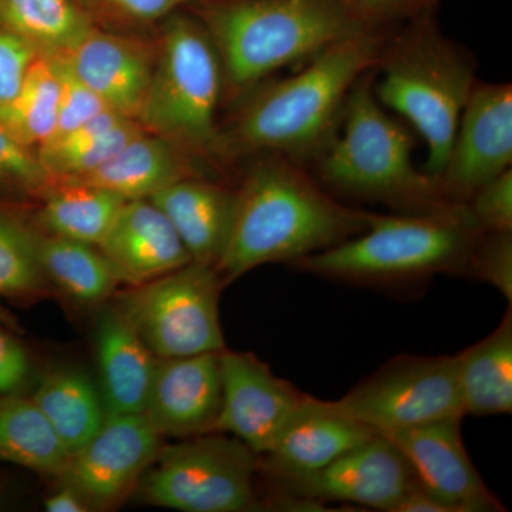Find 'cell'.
<instances>
[{"mask_svg":"<svg viewBox=\"0 0 512 512\" xmlns=\"http://www.w3.org/2000/svg\"><path fill=\"white\" fill-rule=\"evenodd\" d=\"M394 28L335 43L302 63L298 72L269 77L228 107L218 137L222 173L265 153L311 168L335 137L350 90L376 69Z\"/></svg>","mask_w":512,"mask_h":512,"instance_id":"obj_1","label":"cell"},{"mask_svg":"<svg viewBox=\"0 0 512 512\" xmlns=\"http://www.w3.org/2000/svg\"><path fill=\"white\" fill-rule=\"evenodd\" d=\"M227 248L215 268L225 285L265 264H288L362 234L376 212L336 200L311 168L281 156L241 161Z\"/></svg>","mask_w":512,"mask_h":512,"instance_id":"obj_2","label":"cell"},{"mask_svg":"<svg viewBox=\"0 0 512 512\" xmlns=\"http://www.w3.org/2000/svg\"><path fill=\"white\" fill-rule=\"evenodd\" d=\"M187 9L220 56L224 109L284 67L350 37L400 25L350 0H204Z\"/></svg>","mask_w":512,"mask_h":512,"instance_id":"obj_3","label":"cell"},{"mask_svg":"<svg viewBox=\"0 0 512 512\" xmlns=\"http://www.w3.org/2000/svg\"><path fill=\"white\" fill-rule=\"evenodd\" d=\"M476 72L473 53L444 35L437 10L400 23L384 40L376 66L377 100L423 138V171L434 180L446 164Z\"/></svg>","mask_w":512,"mask_h":512,"instance_id":"obj_4","label":"cell"},{"mask_svg":"<svg viewBox=\"0 0 512 512\" xmlns=\"http://www.w3.org/2000/svg\"><path fill=\"white\" fill-rule=\"evenodd\" d=\"M376 69L350 90L338 131L311 171L332 194L375 202L393 214L451 207L439 185L413 163L414 137L375 94Z\"/></svg>","mask_w":512,"mask_h":512,"instance_id":"obj_5","label":"cell"},{"mask_svg":"<svg viewBox=\"0 0 512 512\" xmlns=\"http://www.w3.org/2000/svg\"><path fill=\"white\" fill-rule=\"evenodd\" d=\"M481 228L467 205L427 214H376L362 234L291 266L345 284L397 288L466 275Z\"/></svg>","mask_w":512,"mask_h":512,"instance_id":"obj_6","label":"cell"},{"mask_svg":"<svg viewBox=\"0 0 512 512\" xmlns=\"http://www.w3.org/2000/svg\"><path fill=\"white\" fill-rule=\"evenodd\" d=\"M157 60L137 123L222 173L218 163L224 73L214 42L188 10L156 28Z\"/></svg>","mask_w":512,"mask_h":512,"instance_id":"obj_7","label":"cell"},{"mask_svg":"<svg viewBox=\"0 0 512 512\" xmlns=\"http://www.w3.org/2000/svg\"><path fill=\"white\" fill-rule=\"evenodd\" d=\"M258 473V454L241 440L214 431L161 446L137 490L148 504L170 510L258 511Z\"/></svg>","mask_w":512,"mask_h":512,"instance_id":"obj_8","label":"cell"},{"mask_svg":"<svg viewBox=\"0 0 512 512\" xmlns=\"http://www.w3.org/2000/svg\"><path fill=\"white\" fill-rule=\"evenodd\" d=\"M215 266L191 261L153 281L116 293V308L157 359L227 349L220 318L222 288Z\"/></svg>","mask_w":512,"mask_h":512,"instance_id":"obj_9","label":"cell"},{"mask_svg":"<svg viewBox=\"0 0 512 512\" xmlns=\"http://www.w3.org/2000/svg\"><path fill=\"white\" fill-rule=\"evenodd\" d=\"M333 403L377 434L466 417L456 356L394 357Z\"/></svg>","mask_w":512,"mask_h":512,"instance_id":"obj_10","label":"cell"},{"mask_svg":"<svg viewBox=\"0 0 512 512\" xmlns=\"http://www.w3.org/2000/svg\"><path fill=\"white\" fill-rule=\"evenodd\" d=\"M512 165V86L478 82L468 97L437 185L450 204L467 205Z\"/></svg>","mask_w":512,"mask_h":512,"instance_id":"obj_11","label":"cell"},{"mask_svg":"<svg viewBox=\"0 0 512 512\" xmlns=\"http://www.w3.org/2000/svg\"><path fill=\"white\" fill-rule=\"evenodd\" d=\"M161 436L143 414H107L100 430L72 454L60 480L90 511L119 507L156 460Z\"/></svg>","mask_w":512,"mask_h":512,"instance_id":"obj_12","label":"cell"},{"mask_svg":"<svg viewBox=\"0 0 512 512\" xmlns=\"http://www.w3.org/2000/svg\"><path fill=\"white\" fill-rule=\"evenodd\" d=\"M269 481L274 491L316 503L338 501L384 512H394L417 485L406 458L380 434L318 471Z\"/></svg>","mask_w":512,"mask_h":512,"instance_id":"obj_13","label":"cell"},{"mask_svg":"<svg viewBox=\"0 0 512 512\" xmlns=\"http://www.w3.org/2000/svg\"><path fill=\"white\" fill-rule=\"evenodd\" d=\"M220 367L221 412L215 431L241 440L262 456L274 446L306 394L252 353L222 350Z\"/></svg>","mask_w":512,"mask_h":512,"instance_id":"obj_14","label":"cell"},{"mask_svg":"<svg viewBox=\"0 0 512 512\" xmlns=\"http://www.w3.org/2000/svg\"><path fill=\"white\" fill-rule=\"evenodd\" d=\"M461 421L463 417H451L380 436L406 458L417 484L451 511H505L468 456Z\"/></svg>","mask_w":512,"mask_h":512,"instance_id":"obj_15","label":"cell"},{"mask_svg":"<svg viewBox=\"0 0 512 512\" xmlns=\"http://www.w3.org/2000/svg\"><path fill=\"white\" fill-rule=\"evenodd\" d=\"M157 50L156 30L127 33L94 28L70 55L62 57L111 111L137 121L153 79Z\"/></svg>","mask_w":512,"mask_h":512,"instance_id":"obj_16","label":"cell"},{"mask_svg":"<svg viewBox=\"0 0 512 512\" xmlns=\"http://www.w3.org/2000/svg\"><path fill=\"white\" fill-rule=\"evenodd\" d=\"M220 353L158 359L143 416L161 437L214 433L222 399Z\"/></svg>","mask_w":512,"mask_h":512,"instance_id":"obj_17","label":"cell"},{"mask_svg":"<svg viewBox=\"0 0 512 512\" xmlns=\"http://www.w3.org/2000/svg\"><path fill=\"white\" fill-rule=\"evenodd\" d=\"M376 436L335 403L306 394L274 446L259 456V473L269 480L305 476Z\"/></svg>","mask_w":512,"mask_h":512,"instance_id":"obj_18","label":"cell"},{"mask_svg":"<svg viewBox=\"0 0 512 512\" xmlns=\"http://www.w3.org/2000/svg\"><path fill=\"white\" fill-rule=\"evenodd\" d=\"M97 248L128 286L146 284L192 261L173 224L150 198L124 202Z\"/></svg>","mask_w":512,"mask_h":512,"instance_id":"obj_19","label":"cell"},{"mask_svg":"<svg viewBox=\"0 0 512 512\" xmlns=\"http://www.w3.org/2000/svg\"><path fill=\"white\" fill-rule=\"evenodd\" d=\"M170 220L192 261L217 266L235 214V187L214 177H190L150 198Z\"/></svg>","mask_w":512,"mask_h":512,"instance_id":"obj_20","label":"cell"},{"mask_svg":"<svg viewBox=\"0 0 512 512\" xmlns=\"http://www.w3.org/2000/svg\"><path fill=\"white\" fill-rule=\"evenodd\" d=\"M211 173L207 164L177 144L143 131L97 170L69 180L96 185L130 201L151 198L184 178L212 177Z\"/></svg>","mask_w":512,"mask_h":512,"instance_id":"obj_21","label":"cell"},{"mask_svg":"<svg viewBox=\"0 0 512 512\" xmlns=\"http://www.w3.org/2000/svg\"><path fill=\"white\" fill-rule=\"evenodd\" d=\"M96 352L107 414H143L158 359L116 306L101 312Z\"/></svg>","mask_w":512,"mask_h":512,"instance_id":"obj_22","label":"cell"},{"mask_svg":"<svg viewBox=\"0 0 512 512\" xmlns=\"http://www.w3.org/2000/svg\"><path fill=\"white\" fill-rule=\"evenodd\" d=\"M464 416L512 413V305L500 325L456 355Z\"/></svg>","mask_w":512,"mask_h":512,"instance_id":"obj_23","label":"cell"},{"mask_svg":"<svg viewBox=\"0 0 512 512\" xmlns=\"http://www.w3.org/2000/svg\"><path fill=\"white\" fill-rule=\"evenodd\" d=\"M37 201L40 207L33 227L99 247L127 200L96 185L56 178Z\"/></svg>","mask_w":512,"mask_h":512,"instance_id":"obj_24","label":"cell"},{"mask_svg":"<svg viewBox=\"0 0 512 512\" xmlns=\"http://www.w3.org/2000/svg\"><path fill=\"white\" fill-rule=\"evenodd\" d=\"M36 252L47 281L74 302L94 305L116 293L119 278L94 245L37 229Z\"/></svg>","mask_w":512,"mask_h":512,"instance_id":"obj_25","label":"cell"},{"mask_svg":"<svg viewBox=\"0 0 512 512\" xmlns=\"http://www.w3.org/2000/svg\"><path fill=\"white\" fill-rule=\"evenodd\" d=\"M143 127L114 111H104L63 136L37 148L40 160L56 178H80L116 156Z\"/></svg>","mask_w":512,"mask_h":512,"instance_id":"obj_26","label":"cell"},{"mask_svg":"<svg viewBox=\"0 0 512 512\" xmlns=\"http://www.w3.org/2000/svg\"><path fill=\"white\" fill-rule=\"evenodd\" d=\"M32 400L70 454L93 439L107 416L99 390L79 370L56 369L47 373Z\"/></svg>","mask_w":512,"mask_h":512,"instance_id":"obj_27","label":"cell"},{"mask_svg":"<svg viewBox=\"0 0 512 512\" xmlns=\"http://www.w3.org/2000/svg\"><path fill=\"white\" fill-rule=\"evenodd\" d=\"M72 454L32 399L0 397V460L62 476Z\"/></svg>","mask_w":512,"mask_h":512,"instance_id":"obj_28","label":"cell"},{"mask_svg":"<svg viewBox=\"0 0 512 512\" xmlns=\"http://www.w3.org/2000/svg\"><path fill=\"white\" fill-rule=\"evenodd\" d=\"M0 23L47 59L70 55L94 29L74 0H0Z\"/></svg>","mask_w":512,"mask_h":512,"instance_id":"obj_29","label":"cell"},{"mask_svg":"<svg viewBox=\"0 0 512 512\" xmlns=\"http://www.w3.org/2000/svg\"><path fill=\"white\" fill-rule=\"evenodd\" d=\"M59 97L55 64L37 57L15 99L0 113V127L23 146L37 150L55 134Z\"/></svg>","mask_w":512,"mask_h":512,"instance_id":"obj_30","label":"cell"},{"mask_svg":"<svg viewBox=\"0 0 512 512\" xmlns=\"http://www.w3.org/2000/svg\"><path fill=\"white\" fill-rule=\"evenodd\" d=\"M36 234L32 222L0 210V296L37 299L55 291L37 259Z\"/></svg>","mask_w":512,"mask_h":512,"instance_id":"obj_31","label":"cell"},{"mask_svg":"<svg viewBox=\"0 0 512 512\" xmlns=\"http://www.w3.org/2000/svg\"><path fill=\"white\" fill-rule=\"evenodd\" d=\"M94 28L111 32L150 33L175 10L204 0H74Z\"/></svg>","mask_w":512,"mask_h":512,"instance_id":"obj_32","label":"cell"},{"mask_svg":"<svg viewBox=\"0 0 512 512\" xmlns=\"http://www.w3.org/2000/svg\"><path fill=\"white\" fill-rule=\"evenodd\" d=\"M55 181L36 148L23 146L0 127V191L39 200Z\"/></svg>","mask_w":512,"mask_h":512,"instance_id":"obj_33","label":"cell"},{"mask_svg":"<svg viewBox=\"0 0 512 512\" xmlns=\"http://www.w3.org/2000/svg\"><path fill=\"white\" fill-rule=\"evenodd\" d=\"M464 278L493 286L512 305V231L481 229Z\"/></svg>","mask_w":512,"mask_h":512,"instance_id":"obj_34","label":"cell"},{"mask_svg":"<svg viewBox=\"0 0 512 512\" xmlns=\"http://www.w3.org/2000/svg\"><path fill=\"white\" fill-rule=\"evenodd\" d=\"M50 60L55 64L60 83L59 113H57L55 134L52 136L55 138L69 133L110 109L86 83L76 76L63 57Z\"/></svg>","mask_w":512,"mask_h":512,"instance_id":"obj_35","label":"cell"},{"mask_svg":"<svg viewBox=\"0 0 512 512\" xmlns=\"http://www.w3.org/2000/svg\"><path fill=\"white\" fill-rule=\"evenodd\" d=\"M39 53L0 23V113L12 103Z\"/></svg>","mask_w":512,"mask_h":512,"instance_id":"obj_36","label":"cell"},{"mask_svg":"<svg viewBox=\"0 0 512 512\" xmlns=\"http://www.w3.org/2000/svg\"><path fill=\"white\" fill-rule=\"evenodd\" d=\"M467 207L484 231H512V170L484 185Z\"/></svg>","mask_w":512,"mask_h":512,"instance_id":"obj_37","label":"cell"},{"mask_svg":"<svg viewBox=\"0 0 512 512\" xmlns=\"http://www.w3.org/2000/svg\"><path fill=\"white\" fill-rule=\"evenodd\" d=\"M9 330V329H8ZM30 373L28 352L0 325V397L18 394Z\"/></svg>","mask_w":512,"mask_h":512,"instance_id":"obj_38","label":"cell"},{"mask_svg":"<svg viewBox=\"0 0 512 512\" xmlns=\"http://www.w3.org/2000/svg\"><path fill=\"white\" fill-rule=\"evenodd\" d=\"M386 22L397 23L439 8L440 0H350Z\"/></svg>","mask_w":512,"mask_h":512,"instance_id":"obj_39","label":"cell"},{"mask_svg":"<svg viewBox=\"0 0 512 512\" xmlns=\"http://www.w3.org/2000/svg\"><path fill=\"white\" fill-rule=\"evenodd\" d=\"M46 511L49 512H87L90 508L84 503L80 495L72 488L63 485L62 490L57 491L52 497L47 498Z\"/></svg>","mask_w":512,"mask_h":512,"instance_id":"obj_40","label":"cell"},{"mask_svg":"<svg viewBox=\"0 0 512 512\" xmlns=\"http://www.w3.org/2000/svg\"><path fill=\"white\" fill-rule=\"evenodd\" d=\"M0 325L5 326L10 332H22V326H20L18 319L2 303H0Z\"/></svg>","mask_w":512,"mask_h":512,"instance_id":"obj_41","label":"cell"}]
</instances>
